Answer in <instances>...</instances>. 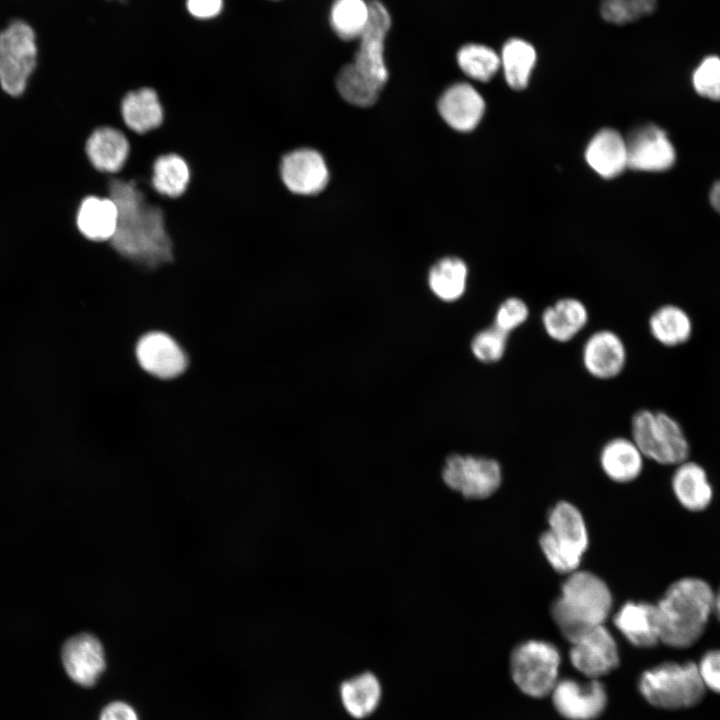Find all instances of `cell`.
Instances as JSON below:
<instances>
[{"label":"cell","instance_id":"1","mask_svg":"<svg viewBox=\"0 0 720 720\" xmlns=\"http://www.w3.org/2000/svg\"><path fill=\"white\" fill-rule=\"evenodd\" d=\"M107 196L118 209V223L109 244L136 266L154 271L174 260L162 207L148 199L134 181L107 174Z\"/></svg>","mask_w":720,"mask_h":720},{"label":"cell","instance_id":"2","mask_svg":"<svg viewBox=\"0 0 720 720\" xmlns=\"http://www.w3.org/2000/svg\"><path fill=\"white\" fill-rule=\"evenodd\" d=\"M656 607L660 643L688 649L704 635L715 610V589L705 579L684 576L668 585Z\"/></svg>","mask_w":720,"mask_h":720},{"label":"cell","instance_id":"3","mask_svg":"<svg viewBox=\"0 0 720 720\" xmlns=\"http://www.w3.org/2000/svg\"><path fill=\"white\" fill-rule=\"evenodd\" d=\"M607 584L589 571H574L562 583L551 607L552 618L571 643L590 629L603 625L612 609Z\"/></svg>","mask_w":720,"mask_h":720},{"label":"cell","instance_id":"4","mask_svg":"<svg viewBox=\"0 0 720 720\" xmlns=\"http://www.w3.org/2000/svg\"><path fill=\"white\" fill-rule=\"evenodd\" d=\"M643 698L665 710L688 709L699 704L706 688L694 661H665L645 670L638 681Z\"/></svg>","mask_w":720,"mask_h":720},{"label":"cell","instance_id":"5","mask_svg":"<svg viewBox=\"0 0 720 720\" xmlns=\"http://www.w3.org/2000/svg\"><path fill=\"white\" fill-rule=\"evenodd\" d=\"M630 437L645 459L676 466L690 458L691 445L682 424L661 409L640 408L631 416Z\"/></svg>","mask_w":720,"mask_h":720},{"label":"cell","instance_id":"6","mask_svg":"<svg viewBox=\"0 0 720 720\" xmlns=\"http://www.w3.org/2000/svg\"><path fill=\"white\" fill-rule=\"evenodd\" d=\"M547 521L548 530L539 538L543 555L558 573L576 571L589 544L581 512L573 504L560 501L550 509Z\"/></svg>","mask_w":720,"mask_h":720},{"label":"cell","instance_id":"7","mask_svg":"<svg viewBox=\"0 0 720 720\" xmlns=\"http://www.w3.org/2000/svg\"><path fill=\"white\" fill-rule=\"evenodd\" d=\"M561 664L558 648L545 640L519 643L510 656V672L516 686L526 695L542 698L551 694Z\"/></svg>","mask_w":720,"mask_h":720},{"label":"cell","instance_id":"8","mask_svg":"<svg viewBox=\"0 0 720 720\" xmlns=\"http://www.w3.org/2000/svg\"><path fill=\"white\" fill-rule=\"evenodd\" d=\"M36 58L35 33L26 22L15 20L0 32V84L7 94L23 93Z\"/></svg>","mask_w":720,"mask_h":720},{"label":"cell","instance_id":"9","mask_svg":"<svg viewBox=\"0 0 720 720\" xmlns=\"http://www.w3.org/2000/svg\"><path fill=\"white\" fill-rule=\"evenodd\" d=\"M446 486L468 499H484L494 494L502 482V468L493 458L453 454L442 468Z\"/></svg>","mask_w":720,"mask_h":720},{"label":"cell","instance_id":"10","mask_svg":"<svg viewBox=\"0 0 720 720\" xmlns=\"http://www.w3.org/2000/svg\"><path fill=\"white\" fill-rule=\"evenodd\" d=\"M369 23L357 40L353 65L367 79L383 89L389 78L385 59V43L392 27V16L384 2L370 0Z\"/></svg>","mask_w":720,"mask_h":720},{"label":"cell","instance_id":"11","mask_svg":"<svg viewBox=\"0 0 720 720\" xmlns=\"http://www.w3.org/2000/svg\"><path fill=\"white\" fill-rule=\"evenodd\" d=\"M569 658L576 670L598 679L619 665L617 642L604 624L599 625L571 642Z\"/></svg>","mask_w":720,"mask_h":720},{"label":"cell","instance_id":"12","mask_svg":"<svg viewBox=\"0 0 720 720\" xmlns=\"http://www.w3.org/2000/svg\"><path fill=\"white\" fill-rule=\"evenodd\" d=\"M553 706L567 720H594L605 710L607 692L598 679L557 681L551 692Z\"/></svg>","mask_w":720,"mask_h":720},{"label":"cell","instance_id":"13","mask_svg":"<svg viewBox=\"0 0 720 720\" xmlns=\"http://www.w3.org/2000/svg\"><path fill=\"white\" fill-rule=\"evenodd\" d=\"M627 360L626 344L613 330H596L586 338L582 345V365L585 371L595 379L616 378L625 369Z\"/></svg>","mask_w":720,"mask_h":720},{"label":"cell","instance_id":"14","mask_svg":"<svg viewBox=\"0 0 720 720\" xmlns=\"http://www.w3.org/2000/svg\"><path fill=\"white\" fill-rule=\"evenodd\" d=\"M61 661L67 676L86 688L98 682L106 667L103 646L89 633L68 638L61 648Z\"/></svg>","mask_w":720,"mask_h":720},{"label":"cell","instance_id":"15","mask_svg":"<svg viewBox=\"0 0 720 720\" xmlns=\"http://www.w3.org/2000/svg\"><path fill=\"white\" fill-rule=\"evenodd\" d=\"M283 185L292 193L314 195L328 183L329 172L322 155L309 148L286 153L279 165Z\"/></svg>","mask_w":720,"mask_h":720},{"label":"cell","instance_id":"16","mask_svg":"<svg viewBox=\"0 0 720 720\" xmlns=\"http://www.w3.org/2000/svg\"><path fill=\"white\" fill-rule=\"evenodd\" d=\"M625 141L631 169L660 172L671 168L675 162L673 144L665 131L655 125L641 127Z\"/></svg>","mask_w":720,"mask_h":720},{"label":"cell","instance_id":"17","mask_svg":"<svg viewBox=\"0 0 720 720\" xmlns=\"http://www.w3.org/2000/svg\"><path fill=\"white\" fill-rule=\"evenodd\" d=\"M136 357L147 373L160 379L175 378L187 366L182 348L171 336L162 332L144 335L137 343Z\"/></svg>","mask_w":720,"mask_h":720},{"label":"cell","instance_id":"18","mask_svg":"<svg viewBox=\"0 0 720 720\" xmlns=\"http://www.w3.org/2000/svg\"><path fill=\"white\" fill-rule=\"evenodd\" d=\"M438 110L443 120L461 132L473 130L480 122L485 102L481 94L469 83L457 82L441 95Z\"/></svg>","mask_w":720,"mask_h":720},{"label":"cell","instance_id":"19","mask_svg":"<svg viewBox=\"0 0 720 720\" xmlns=\"http://www.w3.org/2000/svg\"><path fill=\"white\" fill-rule=\"evenodd\" d=\"M613 622L622 636L635 647L651 648L660 643L655 603L628 601L618 609Z\"/></svg>","mask_w":720,"mask_h":720},{"label":"cell","instance_id":"20","mask_svg":"<svg viewBox=\"0 0 720 720\" xmlns=\"http://www.w3.org/2000/svg\"><path fill=\"white\" fill-rule=\"evenodd\" d=\"M671 489L680 506L689 512L706 510L714 497L706 469L690 458L674 466Z\"/></svg>","mask_w":720,"mask_h":720},{"label":"cell","instance_id":"21","mask_svg":"<svg viewBox=\"0 0 720 720\" xmlns=\"http://www.w3.org/2000/svg\"><path fill=\"white\" fill-rule=\"evenodd\" d=\"M129 152L130 143L125 133L111 126L96 128L85 143V153L90 164L106 174L120 172Z\"/></svg>","mask_w":720,"mask_h":720},{"label":"cell","instance_id":"22","mask_svg":"<svg viewBox=\"0 0 720 720\" xmlns=\"http://www.w3.org/2000/svg\"><path fill=\"white\" fill-rule=\"evenodd\" d=\"M589 322L586 304L576 297H562L547 306L541 314L545 334L557 343L573 340Z\"/></svg>","mask_w":720,"mask_h":720},{"label":"cell","instance_id":"23","mask_svg":"<svg viewBox=\"0 0 720 720\" xmlns=\"http://www.w3.org/2000/svg\"><path fill=\"white\" fill-rule=\"evenodd\" d=\"M75 223L85 239L96 243L108 242L117 228V206L109 197L86 196L77 208Z\"/></svg>","mask_w":720,"mask_h":720},{"label":"cell","instance_id":"24","mask_svg":"<svg viewBox=\"0 0 720 720\" xmlns=\"http://www.w3.org/2000/svg\"><path fill=\"white\" fill-rule=\"evenodd\" d=\"M645 457L631 437L617 436L601 448L599 462L604 474L617 483L636 480L644 468Z\"/></svg>","mask_w":720,"mask_h":720},{"label":"cell","instance_id":"25","mask_svg":"<svg viewBox=\"0 0 720 720\" xmlns=\"http://www.w3.org/2000/svg\"><path fill=\"white\" fill-rule=\"evenodd\" d=\"M648 331L661 346L676 348L690 342L694 334V323L685 308L675 303H665L650 314Z\"/></svg>","mask_w":720,"mask_h":720},{"label":"cell","instance_id":"26","mask_svg":"<svg viewBox=\"0 0 720 720\" xmlns=\"http://www.w3.org/2000/svg\"><path fill=\"white\" fill-rule=\"evenodd\" d=\"M121 115L125 126L136 134H146L160 127L164 110L157 91L141 87L125 94L121 101Z\"/></svg>","mask_w":720,"mask_h":720},{"label":"cell","instance_id":"27","mask_svg":"<svg viewBox=\"0 0 720 720\" xmlns=\"http://www.w3.org/2000/svg\"><path fill=\"white\" fill-rule=\"evenodd\" d=\"M585 157L597 174L608 179L628 167L626 141L613 129L599 131L588 144Z\"/></svg>","mask_w":720,"mask_h":720},{"label":"cell","instance_id":"28","mask_svg":"<svg viewBox=\"0 0 720 720\" xmlns=\"http://www.w3.org/2000/svg\"><path fill=\"white\" fill-rule=\"evenodd\" d=\"M339 697L352 718L363 720L377 710L382 699V685L374 673L365 671L342 681Z\"/></svg>","mask_w":720,"mask_h":720},{"label":"cell","instance_id":"29","mask_svg":"<svg viewBox=\"0 0 720 720\" xmlns=\"http://www.w3.org/2000/svg\"><path fill=\"white\" fill-rule=\"evenodd\" d=\"M499 56L508 86L514 90L526 88L537 63L535 46L527 39L513 36L502 44Z\"/></svg>","mask_w":720,"mask_h":720},{"label":"cell","instance_id":"30","mask_svg":"<svg viewBox=\"0 0 720 720\" xmlns=\"http://www.w3.org/2000/svg\"><path fill=\"white\" fill-rule=\"evenodd\" d=\"M370 14V0H333L329 7L328 22L340 40L357 41L369 23Z\"/></svg>","mask_w":720,"mask_h":720},{"label":"cell","instance_id":"31","mask_svg":"<svg viewBox=\"0 0 720 720\" xmlns=\"http://www.w3.org/2000/svg\"><path fill=\"white\" fill-rule=\"evenodd\" d=\"M467 280L466 263L454 256L438 260L428 274L429 288L444 302H455L460 299L466 291Z\"/></svg>","mask_w":720,"mask_h":720},{"label":"cell","instance_id":"32","mask_svg":"<svg viewBox=\"0 0 720 720\" xmlns=\"http://www.w3.org/2000/svg\"><path fill=\"white\" fill-rule=\"evenodd\" d=\"M190 179V167L179 154H163L155 159L151 185L158 194L172 199L179 198L187 190Z\"/></svg>","mask_w":720,"mask_h":720},{"label":"cell","instance_id":"33","mask_svg":"<svg viewBox=\"0 0 720 720\" xmlns=\"http://www.w3.org/2000/svg\"><path fill=\"white\" fill-rule=\"evenodd\" d=\"M456 61L460 70L470 79L490 81L500 70V56L491 46L468 42L459 47Z\"/></svg>","mask_w":720,"mask_h":720},{"label":"cell","instance_id":"34","mask_svg":"<svg viewBox=\"0 0 720 720\" xmlns=\"http://www.w3.org/2000/svg\"><path fill=\"white\" fill-rule=\"evenodd\" d=\"M335 84L341 97L358 107L373 105L382 90L361 74L352 62L344 64L339 69Z\"/></svg>","mask_w":720,"mask_h":720},{"label":"cell","instance_id":"35","mask_svg":"<svg viewBox=\"0 0 720 720\" xmlns=\"http://www.w3.org/2000/svg\"><path fill=\"white\" fill-rule=\"evenodd\" d=\"M657 0H601V18L612 25H626L652 14Z\"/></svg>","mask_w":720,"mask_h":720},{"label":"cell","instance_id":"36","mask_svg":"<svg viewBox=\"0 0 720 720\" xmlns=\"http://www.w3.org/2000/svg\"><path fill=\"white\" fill-rule=\"evenodd\" d=\"M508 339V334L491 325L474 334L470 342V350L479 362L494 364L504 357Z\"/></svg>","mask_w":720,"mask_h":720},{"label":"cell","instance_id":"37","mask_svg":"<svg viewBox=\"0 0 720 720\" xmlns=\"http://www.w3.org/2000/svg\"><path fill=\"white\" fill-rule=\"evenodd\" d=\"M529 315V306L522 298L509 296L496 308L492 325L510 335L526 323Z\"/></svg>","mask_w":720,"mask_h":720},{"label":"cell","instance_id":"38","mask_svg":"<svg viewBox=\"0 0 720 720\" xmlns=\"http://www.w3.org/2000/svg\"><path fill=\"white\" fill-rule=\"evenodd\" d=\"M695 91L702 97L720 100V57L704 58L692 75Z\"/></svg>","mask_w":720,"mask_h":720},{"label":"cell","instance_id":"39","mask_svg":"<svg viewBox=\"0 0 720 720\" xmlns=\"http://www.w3.org/2000/svg\"><path fill=\"white\" fill-rule=\"evenodd\" d=\"M696 664L706 690L720 694V649L705 651Z\"/></svg>","mask_w":720,"mask_h":720},{"label":"cell","instance_id":"40","mask_svg":"<svg viewBox=\"0 0 720 720\" xmlns=\"http://www.w3.org/2000/svg\"><path fill=\"white\" fill-rule=\"evenodd\" d=\"M224 0H186L185 8L194 19L208 21L218 17L224 10Z\"/></svg>","mask_w":720,"mask_h":720},{"label":"cell","instance_id":"41","mask_svg":"<svg viewBox=\"0 0 720 720\" xmlns=\"http://www.w3.org/2000/svg\"><path fill=\"white\" fill-rule=\"evenodd\" d=\"M98 720H139V717L130 704L123 701H113L102 709Z\"/></svg>","mask_w":720,"mask_h":720},{"label":"cell","instance_id":"42","mask_svg":"<svg viewBox=\"0 0 720 720\" xmlns=\"http://www.w3.org/2000/svg\"><path fill=\"white\" fill-rule=\"evenodd\" d=\"M709 199L712 207L720 213V181H717L712 186Z\"/></svg>","mask_w":720,"mask_h":720},{"label":"cell","instance_id":"43","mask_svg":"<svg viewBox=\"0 0 720 720\" xmlns=\"http://www.w3.org/2000/svg\"><path fill=\"white\" fill-rule=\"evenodd\" d=\"M714 616L717 618V620L720 622V585L715 590V610H714Z\"/></svg>","mask_w":720,"mask_h":720},{"label":"cell","instance_id":"44","mask_svg":"<svg viewBox=\"0 0 720 720\" xmlns=\"http://www.w3.org/2000/svg\"><path fill=\"white\" fill-rule=\"evenodd\" d=\"M182 88H192V87H182ZM176 89H181V88H176ZM172 90H175V89H172ZM169 91H171V90H169ZM167 92H168V91H167ZM164 93H166V92H164ZM162 94H163V93H162ZM159 95H161V94H159Z\"/></svg>","mask_w":720,"mask_h":720},{"label":"cell","instance_id":"45","mask_svg":"<svg viewBox=\"0 0 720 720\" xmlns=\"http://www.w3.org/2000/svg\"><path fill=\"white\" fill-rule=\"evenodd\" d=\"M270 1H279V0H270Z\"/></svg>","mask_w":720,"mask_h":720}]
</instances>
